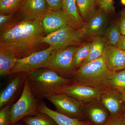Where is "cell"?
Masks as SVG:
<instances>
[{"instance_id": "cell-2", "label": "cell", "mask_w": 125, "mask_h": 125, "mask_svg": "<svg viewBox=\"0 0 125 125\" xmlns=\"http://www.w3.org/2000/svg\"><path fill=\"white\" fill-rule=\"evenodd\" d=\"M32 93L36 97L44 98L48 94L58 93L65 85L72 81L55 71L47 68H41L27 74Z\"/></svg>"}, {"instance_id": "cell-26", "label": "cell", "mask_w": 125, "mask_h": 125, "mask_svg": "<svg viewBox=\"0 0 125 125\" xmlns=\"http://www.w3.org/2000/svg\"><path fill=\"white\" fill-rule=\"evenodd\" d=\"M23 0H0V14H9L14 13Z\"/></svg>"}, {"instance_id": "cell-37", "label": "cell", "mask_w": 125, "mask_h": 125, "mask_svg": "<svg viewBox=\"0 0 125 125\" xmlns=\"http://www.w3.org/2000/svg\"><path fill=\"white\" fill-rule=\"evenodd\" d=\"M93 125V124H90V125Z\"/></svg>"}, {"instance_id": "cell-8", "label": "cell", "mask_w": 125, "mask_h": 125, "mask_svg": "<svg viewBox=\"0 0 125 125\" xmlns=\"http://www.w3.org/2000/svg\"><path fill=\"white\" fill-rule=\"evenodd\" d=\"M104 88L76 81L65 85L58 93L66 94L81 102H88L99 99Z\"/></svg>"}, {"instance_id": "cell-5", "label": "cell", "mask_w": 125, "mask_h": 125, "mask_svg": "<svg viewBox=\"0 0 125 125\" xmlns=\"http://www.w3.org/2000/svg\"><path fill=\"white\" fill-rule=\"evenodd\" d=\"M76 47L75 46H71L54 49L42 68L51 69L65 78V76H72L75 71L74 58Z\"/></svg>"}, {"instance_id": "cell-17", "label": "cell", "mask_w": 125, "mask_h": 125, "mask_svg": "<svg viewBox=\"0 0 125 125\" xmlns=\"http://www.w3.org/2000/svg\"><path fill=\"white\" fill-rule=\"evenodd\" d=\"M62 10L68 24L77 29H83L85 23L78 10L75 0H62Z\"/></svg>"}, {"instance_id": "cell-35", "label": "cell", "mask_w": 125, "mask_h": 125, "mask_svg": "<svg viewBox=\"0 0 125 125\" xmlns=\"http://www.w3.org/2000/svg\"><path fill=\"white\" fill-rule=\"evenodd\" d=\"M122 4L123 5H125V0H121Z\"/></svg>"}, {"instance_id": "cell-27", "label": "cell", "mask_w": 125, "mask_h": 125, "mask_svg": "<svg viewBox=\"0 0 125 125\" xmlns=\"http://www.w3.org/2000/svg\"><path fill=\"white\" fill-rule=\"evenodd\" d=\"M99 10L105 14L112 13L115 10L113 0H95Z\"/></svg>"}, {"instance_id": "cell-34", "label": "cell", "mask_w": 125, "mask_h": 125, "mask_svg": "<svg viewBox=\"0 0 125 125\" xmlns=\"http://www.w3.org/2000/svg\"><path fill=\"white\" fill-rule=\"evenodd\" d=\"M122 94V96H123V100H124V102H125V92H121Z\"/></svg>"}, {"instance_id": "cell-9", "label": "cell", "mask_w": 125, "mask_h": 125, "mask_svg": "<svg viewBox=\"0 0 125 125\" xmlns=\"http://www.w3.org/2000/svg\"><path fill=\"white\" fill-rule=\"evenodd\" d=\"M54 49L49 46L47 49L34 52L25 57L17 58L10 73H24L27 74L42 68Z\"/></svg>"}, {"instance_id": "cell-6", "label": "cell", "mask_w": 125, "mask_h": 125, "mask_svg": "<svg viewBox=\"0 0 125 125\" xmlns=\"http://www.w3.org/2000/svg\"><path fill=\"white\" fill-rule=\"evenodd\" d=\"M85 37L83 29H77L68 24L55 32L43 36L41 42L48 44L54 50L79 45Z\"/></svg>"}, {"instance_id": "cell-14", "label": "cell", "mask_w": 125, "mask_h": 125, "mask_svg": "<svg viewBox=\"0 0 125 125\" xmlns=\"http://www.w3.org/2000/svg\"><path fill=\"white\" fill-rule=\"evenodd\" d=\"M102 56L108 68L111 71H119L125 69V51L107 44Z\"/></svg>"}, {"instance_id": "cell-23", "label": "cell", "mask_w": 125, "mask_h": 125, "mask_svg": "<svg viewBox=\"0 0 125 125\" xmlns=\"http://www.w3.org/2000/svg\"><path fill=\"white\" fill-rule=\"evenodd\" d=\"M79 12L86 21L96 11L95 0H75Z\"/></svg>"}, {"instance_id": "cell-36", "label": "cell", "mask_w": 125, "mask_h": 125, "mask_svg": "<svg viewBox=\"0 0 125 125\" xmlns=\"http://www.w3.org/2000/svg\"><path fill=\"white\" fill-rule=\"evenodd\" d=\"M22 125V124H21V123H19V122H17V123H15V124L14 125Z\"/></svg>"}, {"instance_id": "cell-18", "label": "cell", "mask_w": 125, "mask_h": 125, "mask_svg": "<svg viewBox=\"0 0 125 125\" xmlns=\"http://www.w3.org/2000/svg\"><path fill=\"white\" fill-rule=\"evenodd\" d=\"M38 112L48 115L57 125H89L92 124L89 121L71 118L52 110L43 103L39 104Z\"/></svg>"}, {"instance_id": "cell-16", "label": "cell", "mask_w": 125, "mask_h": 125, "mask_svg": "<svg viewBox=\"0 0 125 125\" xmlns=\"http://www.w3.org/2000/svg\"><path fill=\"white\" fill-rule=\"evenodd\" d=\"M13 78L0 94V108L10 104L14 98L27 77V74L19 73Z\"/></svg>"}, {"instance_id": "cell-33", "label": "cell", "mask_w": 125, "mask_h": 125, "mask_svg": "<svg viewBox=\"0 0 125 125\" xmlns=\"http://www.w3.org/2000/svg\"><path fill=\"white\" fill-rule=\"evenodd\" d=\"M117 47L125 51V35H121Z\"/></svg>"}, {"instance_id": "cell-31", "label": "cell", "mask_w": 125, "mask_h": 125, "mask_svg": "<svg viewBox=\"0 0 125 125\" xmlns=\"http://www.w3.org/2000/svg\"><path fill=\"white\" fill-rule=\"evenodd\" d=\"M49 9L54 10H62V0H46Z\"/></svg>"}, {"instance_id": "cell-4", "label": "cell", "mask_w": 125, "mask_h": 125, "mask_svg": "<svg viewBox=\"0 0 125 125\" xmlns=\"http://www.w3.org/2000/svg\"><path fill=\"white\" fill-rule=\"evenodd\" d=\"M23 86L19 99L10 107L11 125H14L25 117L33 115L38 112L39 104L32 93L27 75Z\"/></svg>"}, {"instance_id": "cell-28", "label": "cell", "mask_w": 125, "mask_h": 125, "mask_svg": "<svg viewBox=\"0 0 125 125\" xmlns=\"http://www.w3.org/2000/svg\"><path fill=\"white\" fill-rule=\"evenodd\" d=\"M10 104L0 108V125H11L10 115Z\"/></svg>"}, {"instance_id": "cell-24", "label": "cell", "mask_w": 125, "mask_h": 125, "mask_svg": "<svg viewBox=\"0 0 125 125\" xmlns=\"http://www.w3.org/2000/svg\"><path fill=\"white\" fill-rule=\"evenodd\" d=\"M90 49V43H85L76 47L74 58L73 67L75 71L78 69L87 59L89 55Z\"/></svg>"}, {"instance_id": "cell-15", "label": "cell", "mask_w": 125, "mask_h": 125, "mask_svg": "<svg viewBox=\"0 0 125 125\" xmlns=\"http://www.w3.org/2000/svg\"><path fill=\"white\" fill-rule=\"evenodd\" d=\"M67 24V20L62 10L48 9L42 20L43 31L48 34L55 32Z\"/></svg>"}, {"instance_id": "cell-13", "label": "cell", "mask_w": 125, "mask_h": 125, "mask_svg": "<svg viewBox=\"0 0 125 125\" xmlns=\"http://www.w3.org/2000/svg\"><path fill=\"white\" fill-rule=\"evenodd\" d=\"M108 23L106 14L99 10L87 21L82 29L85 36L94 37L101 36L105 32Z\"/></svg>"}, {"instance_id": "cell-29", "label": "cell", "mask_w": 125, "mask_h": 125, "mask_svg": "<svg viewBox=\"0 0 125 125\" xmlns=\"http://www.w3.org/2000/svg\"><path fill=\"white\" fill-rule=\"evenodd\" d=\"M103 125H125V114L110 115L106 122Z\"/></svg>"}, {"instance_id": "cell-32", "label": "cell", "mask_w": 125, "mask_h": 125, "mask_svg": "<svg viewBox=\"0 0 125 125\" xmlns=\"http://www.w3.org/2000/svg\"><path fill=\"white\" fill-rule=\"evenodd\" d=\"M121 34L125 35V9L121 12V17L118 23Z\"/></svg>"}, {"instance_id": "cell-22", "label": "cell", "mask_w": 125, "mask_h": 125, "mask_svg": "<svg viewBox=\"0 0 125 125\" xmlns=\"http://www.w3.org/2000/svg\"><path fill=\"white\" fill-rule=\"evenodd\" d=\"M21 120L26 125H57L51 117L39 112L33 116L25 117Z\"/></svg>"}, {"instance_id": "cell-7", "label": "cell", "mask_w": 125, "mask_h": 125, "mask_svg": "<svg viewBox=\"0 0 125 125\" xmlns=\"http://www.w3.org/2000/svg\"><path fill=\"white\" fill-rule=\"evenodd\" d=\"M44 98L55 106L57 111L71 118L83 120L84 103L61 93L48 94Z\"/></svg>"}, {"instance_id": "cell-3", "label": "cell", "mask_w": 125, "mask_h": 125, "mask_svg": "<svg viewBox=\"0 0 125 125\" xmlns=\"http://www.w3.org/2000/svg\"><path fill=\"white\" fill-rule=\"evenodd\" d=\"M112 72L108 68L102 56L95 60L81 65L74 72L71 79L72 81L104 88L105 83Z\"/></svg>"}, {"instance_id": "cell-30", "label": "cell", "mask_w": 125, "mask_h": 125, "mask_svg": "<svg viewBox=\"0 0 125 125\" xmlns=\"http://www.w3.org/2000/svg\"><path fill=\"white\" fill-rule=\"evenodd\" d=\"M14 13L9 14H0V29H2L14 21H13Z\"/></svg>"}, {"instance_id": "cell-12", "label": "cell", "mask_w": 125, "mask_h": 125, "mask_svg": "<svg viewBox=\"0 0 125 125\" xmlns=\"http://www.w3.org/2000/svg\"><path fill=\"white\" fill-rule=\"evenodd\" d=\"M84 118L94 125H103L110 117V113L99 99L84 103Z\"/></svg>"}, {"instance_id": "cell-19", "label": "cell", "mask_w": 125, "mask_h": 125, "mask_svg": "<svg viewBox=\"0 0 125 125\" xmlns=\"http://www.w3.org/2000/svg\"><path fill=\"white\" fill-rule=\"evenodd\" d=\"M90 43L89 55L82 64L95 60L102 56L104 50L107 44L106 39L101 36L94 37Z\"/></svg>"}, {"instance_id": "cell-25", "label": "cell", "mask_w": 125, "mask_h": 125, "mask_svg": "<svg viewBox=\"0 0 125 125\" xmlns=\"http://www.w3.org/2000/svg\"><path fill=\"white\" fill-rule=\"evenodd\" d=\"M121 34L118 23L112 25L106 29L104 33L108 45L116 47L117 46Z\"/></svg>"}, {"instance_id": "cell-10", "label": "cell", "mask_w": 125, "mask_h": 125, "mask_svg": "<svg viewBox=\"0 0 125 125\" xmlns=\"http://www.w3.org/2000/svg\"><path fill=\"white\" fill-rule=\"evenodd\" d=\"M99 99L109 112L111 115L125 114V105L122 94L114 88H105Z\"/></svg>"}, {"instance_id": "cell-20", "label": "cell", "mask_w": 125, "mask_h": 125, "mask_svg": "<svg viewBox=\"0 0 125 125\" xmlns=\"http://www.w3.org/2000/svg\"><path fill=\"white\" fill-rule=\"evenodd\" d=\"M104 88H114L121 92H125V69L113 72L104 85Z\"/></svg>"}, {"instance_id": "cell-1", "label": "cell", "mask_w": 125, "mask_h": 125, "mask_svg": "<svg viewBox=\"0 0 125 125\" xmlns=\"http://www.w3.org/2000/svg\"><path fill=\"white\" fill-rule=\"evenodd\" d=\"M42 17L34 20L14 21L0 30V51L18 58L39 51L44 32L42 25Z\"/></svg>"}, {"instance_id": "cell-21", "label": "cell", "mask_w": 125, "mask_h": 125, "mask_svg": "<svg viewBox=\"0 0 125 125\" xmlns=\"http://www.w3.org/2000/svg\"><path fill=\"white\" fill-rule=\"evenodd\" d=\"M17 58L8 52L0 51V75L5 76L10 74L14 66Z\"/></svg>"}, {"instance_id": "cell-11", "label": "cell", "mask_w": 125, "mask_h": 125, "mask_svg": "<svg viewBox=\"0 0 125 125\" xmlns=\"http://www.w3.org/2000/svg\"><path fill=\"white\" fill-rule=\"evenodd\" d=\"M48 9L46 0H23L16 13L21 20H34L42 17Z\"/></svg>"}]
</instances>
